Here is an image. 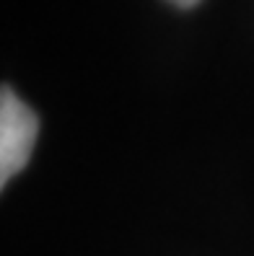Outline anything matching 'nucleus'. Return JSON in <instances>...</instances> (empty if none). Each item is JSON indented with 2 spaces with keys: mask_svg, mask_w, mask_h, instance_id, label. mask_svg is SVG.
Here are the masks:
<instances>
[{
  "mask_svg": "<svg viewBox=\"0 0 254 256\" xmlns=\"http://www.w3.org/2000/svg\"><path fill=\"white\" fill-rule=\"evenodd\" d=\"M169 3H174L176 8H192V6H197L200 0H169Z\"/></svg>",
  "mask_w": 254,
  "mask_h": 256,
  "instance_id": "obj_2",
  "label": "nucleus"
},
{
  "mask_svg": "<svg viewBox=\"0 0 254 256\" xmlns=\"http://www.w3.org/2000/svg\"><path fill=\"white\" fill-rule=\"evenodd\" d=\"M37 130V114L11 91V86H3L0 91V184L3 186L32 158Z\"/></svg>",
  "mask_w": 254,
  "mask_h": 256,
  "instance_id": "obj_1",
  "label": "nucleus"
}]
</instances>
